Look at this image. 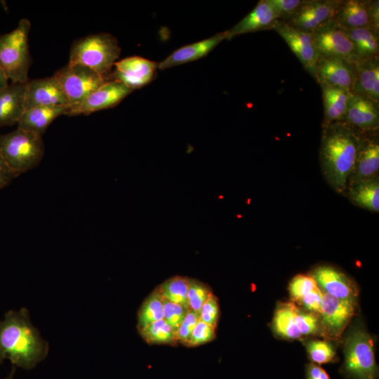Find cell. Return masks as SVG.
Segmentation results:
<instances>
[{"label": "cell", "instance_id": "16", "mask_svg": "<svg viewBox=\"0 0 379 379\" xmlns=\"http://www.w3.org/2000/svg\"><path fill=\"white\" fill-rule=\"evenodd\" d=\"M371 133H368V135H365V133L363 135L355 163L348 180L347 188L360 182L378 177V138L375 134Z\"/></svg>", "mask_w": 379, "mask_h": 379}, {"label": "cell", "instance_id": "8", "mask_svg": "<svg viewBox=\"0 0 379 379\" xmlns=\"http://www.w3.org/2000/svg\"><path fill=\"white\" fill-rule=\"evenodd\" d=\"M356 309L357 300L339 299L323 292L319 313L321 335L332 340L340 338Z\"/></svg>", "mask_w": 379, "mask_h": 379}, {"label": "cell", "instance_id": "35", "mask_svg": "<svg viewBox=\"0 0 379 379\" xmlns=\"http://www.w3.org/2000/svg\"><path fill=\"white\" fill-rule=\"evenodd\" d=\"M295 322L302 336L320 333V319L318 314L304 311L297 307Z\"/></svg>", "mask_w": 379, "mask_h": 379}, {"label": "cell", "instance_id": "27", "mask_svg": "<svg viewBox=\"0 0 379 379\" xmlns=\"http://www.w3.org/2000/svg\"><path fill=\"white\" fill-rule=\"evenodd\" d=\"M344 30L354 46L359 60L378 58L379 51L378 32L368 28Z\"/></svg>", "mask_w": 379, "mask_h": 379}, {"label": "cell", "instance_id": "24", "mask_svg": "<svg viewBox=\"0 0 379 379\" xmlns=\"http://www.w3.org/2000/svg\"><path fill=\"white\" fill-rule=\"evenodd\" d=\"M69 106L35 107L24 111L18 128L42 135L51 124L61 115H68Z\"/></svg>", "mask_w": 379, "mask_h": 379}, {"label": "cell", "instance_id": "4", "mask_svg": "<svg viewBox=\"0 0 379 379\" xmlns=\"http://www.w3.org/2000/svg\"><path fill=\"white\" fill-rule=\"evenodd\" d=\"M0 153L17 175L37 167L44 154L42 135L17 128L0 134Z\"/></svg>", "mask_w": 379, "mask_h": 379}, {"label": "cell", "instance_id": "14", "mask_svg": "<svg viewBox=\"0 0 379 379\" xmlns=\"http://www.w3.org/2000/svg\"><path fill=\"white\" fill-rule=\"evenodd\" d=\"M114 66L112 80L121 81L133 91L153 79L158 64L140 56H131L117 61Z\"/></svg>", "mask_w": 379, "mask_h": 379}, {"label": "cell", "instance_id": "13", "mask_svg": "<svg viewBox=\"0 0 379 379\" xmlns=\"http://www.w3.org/2000/svg\"><path fill=\"white\" fill-rule=\"evenodd\" d=\"M133 91L117 80H107L91 93L79 106L72 109L69 116L88 115L118 105Z\"/></svg>", "mask_w": 379, "mask_h": 379}, {"label": "cell", "instance_id": "19", "mask_svg": "<svg viewBox=\"0 0 379 379\" xmlns=\"http://www.w3.org/2000/svg\"><path fill=\"white\" fill-rule=\"evenodd\" d=\"M344 121L362 133L375 132L379 126L378 104L352 93Z\"/></svg>", "mask_w": 379, "mask_h": 379}, {"label": "cell", "instance_id": "18", "mask_svg": "<svg viewBox=\"0 0 379 379\" xmlns=\"http://www.w3.org/2000/svg\"><path fill=\"white\" fill-rule=\"evenodd\" d=\"M311 276L320 289L336 298L357 300L358 289L354 283L344 273L328 265L315 268Z\"/></svg>", "mask_w": 379, "mask_h": 379}, {"label": "cell", "instance_id": "32", "mask_svg": "<svg viewBox=\"0 0 379 379\" xmlns=\"http://www.w3.org/2000/svg\"><path fill=\"white\" fill-rule=\"evenodd\" d=\"M319 288L311 274H298L291 280L288 290L293 302L299 304Z\"/></svg>", "mask_w": 379, "mask_h": 379}, {"label": "cell", "instance_id": "36", "mask_svg": "<svg viewBox=\"0 0 379 379\" xmlns=\"http://www.w3.org/2000/svg\"><path fill=\"white\" fill-rule=\"evenodd\" d=\"M163 315L165 321L176 332L189 310L172 302L162 296Z\"/></svg>", "mask_w": 379, "mask_h": 379}, {"label": "cell", "instance_id": "20", "mask_svg": "<svg viewBox=\"0 0 379 379\" xmlns=\"http://www.w3.org/2000/svg\"><path fill=\"white\" fill-rule=\"evenodd\" d=\"M352 93L378 104V57L367 60H359L354 65V79Z\"/></svg>", "mask_w": 379, "mask_h": 379}, {"label": "cell", "instance_id": "2", "mask_svg": "<svg viewBox=\"0 0 379 379\" xmlns=\"http://www.w3.org/2000/svg\"><path fill=\"white\" fill-rule=\"evenodd\" d=\"M48 352V343L32 324L27 309L6 313L0 321V364L8 359L15 367L30 370Z\"/></svg>", "mask_w": 379, "mask_h": 379}, {"label": "cell", "instance_id": "44", "mask_svg": "<svg viewBox=\"0 0 379 379\" xmlns=\"http://www.w3.org/2000/svg\"><path fill=\"white\" fill-rule=\"evenodd\" d=\"M15 367L13 366L10 375L8 376H7L6 378H4V379H13V375H14V373H15Z\"/></svg>", "mask_w": 379, "mask_h": 379}, {"label": "cell", "instance_id": "9", "mask_svg": "<svg viewBox=\"0 0 379 379\" xmlns=\"http://www.w3.org/2000/svg\"><path fill=\"white\" fill-rule=\"evenodd\" d=\"M343 1H304L298 11L288 20V25L305 32L312 33L331 24Z\"/></svg>", "mask_w": 379, "mask_h": 379}, {"label": "cell", "instance_id": "25", "mask_svg": "<svg viewBox=\"0 0 379 379\" xmlns=\"http://www.w3.org/2000/svg\"><path fill=\"white\" fill-rule=\"evenodd\" d=\"M324 117L323 126L345 120L352 93L343 88L321 86Z\"/></svg>", "mask_w": 379, "mask_h": 379}, {"label": "cell", "instance_id": "30", "mask_svg": "<svg viewBox=\"0 0 379 379\" xmlns=\"http://www.w3.org/2000/svg\"><path fill=\"white\" fill-rule=\"evenodd\" d=\"M164 319L162 295L157 288L143 301L138 312V330Z\"/></svg>", "mask_w": 379, "mask_h": 379}, {"label": "cell", "instance_id": "43", "mask_svg": "<svg viewBox=\"0 0 379 379\" xmlns=\"http://www.w3.org/2000/svg\"><path fill=\"white\" fill-rule=\"evenodd\" d=\"M8 84V79L0 65V89L7 86Z\"/></svg>", "mask_w": 379, "mask_h": 379}, {"label": "cell", "instance_id": "39", "mask_svg": "<svg viewBox=\"0 0 379 379\" xmlns=\"http://www.w3.org/2000/svg\"><path fill=\"white\" fill-rule=\"evenodd\" d=\"M215 338V328L199 320L191 337L188 347H194L212 341Z\"/></svg>", "mask_w": 379, "mask_h": 379}, {"label": "cell", "instance_id": "38", "mask_svg": "<svg viewBox=\"0 0 379 379\" xmlns=\"http://www.w3.org/2000/svg\"><path fill=\"white\" fill-rule=\"evenodd\" d=\"M199 317L200 316L193 310L190 309L188 310L181 325L176 331L178 342L188 347L193 330L199 320Z\"/></svg>", "mask_w": 379, "mask_h": 379}, {"label": "cell", "instance_id": "33", "mask_svg": "<svg viewBox=\"0 0 379 379\" xmlns=\"http://www.w3.org/2000/svg\"><path fill=\"white\" fill-rule=\"evenodd\" d=\"M306 349L310 360L315 364H323L333 361L335 350L326 340H313L308 341Z\"/></svg>", "mask_w": 379, "mask_h": 379}, {"label": "cell", "instance_id": "42", "mask_svg": "<svg viewBox=\"0 0 379 379\" xmlns=\"http://www.w3.org/2000/svg\"><path fill=\"white\" fill-rule=\"evenodd\" d=\"M306 379H330L327 373L318 364H309L305 368Z\"/></svg>", "mask_w": 379, "mask_h": 379}, {"label": "cell", "instance_id": "40", "mask_svg": "<svg viewBox=\"0 0 379 379\" xmlns=\"http://www.w3.org/2000/svg\"><path fill=\"white\" fill-rule=\"evenodd\" d=\"M218 319V300L212 294L201 307L199 320L216 328Z\"/></svg>", "mask_w": 379, "mask_h": 379}, {"label": "cell", "instance_id": "29", "mask_svg": "<svg viewBox=\"0 0 379 379\" xmlns=\"http://www.w3.org/2000/svg\"><path fill=\"white\" fill-rule=\"evenodd\" d=\"M189 281L190 278L187 277L175 275L157 288L164 298L190 310L187 297Z\"/></svg>", "mask_w": 379, "mask_h": 379}, {"label": "cell", "instance_id": "41", "mask_svg": "<svg viewBox=\"0 0 379 379\" xmlns=\"http://www.w3.org/2000/svg\"><path fill=\"white\" fill-rule=\"evenodd\" d=\"M17 176L7 165L0 153V190L7 186Z\"/></svg>", "mask_w": 379, "mask_h": 379}, {"label": "cell", "instance_id": "15", "mask_svg": "<svg viewBox=\"0 0 379 379\" xmlns=\"http://www.w3.org/2000/svg\"><path fill=\"white\" fill-rule=\"evenodd\" d=\"M49 106L70 107L55 77L53 75L28 81L25 93V109L35 107Z\"/></svg>", "mask_w": 379, "mask_h": 379}, {"label": "cell", "instance_id": "34", "mask_svg": "<svg viewBox=\"0 0 379 379\" xmlns=\"http://www.w3.org/2000/svg\"><path fill=\"white\" fill-rule=\"evenodd\" d=\"M212 294L213 292L208 285L197 279L190 278L187 292L190 307L199 316L202 305Z\"/></svg>", "mask_w": 379, "mask_h": 379}, {"label": "cell", "instance_id": "22", "mask_svg": "<svg viewBox=\"0 0 379 379\" xmlns=\"http://www.w3.org/2000/svg\"><path fill=\"white\" fill-rule=\"evenodd\" d=\"M227 32L225 31L202 41L182 46L173 51L158 64V68L164 70L200 59L208 55L222 41L227 39Z\"/></svg>", "mask_w": 379, "mask_h": 379}, {"label": "cell", "instance_id": "11", "mask_svg": "<svg viewBox=\"0 0 379 379\" xmlns=\"http://www.w3.org/2000/svg\"><path fill=\"white\" fill-rule=\"evenodd\" d=\"M378 0L343 1L333 24L343 29L368 28L378 32Z\"/></svg>", "mask_w": 379, "mask_h": 379}, {"label": "cell", "instance_id": "6", "mask_svg": "<svg viewBox=\"0 0 379 379\" xmlns=\"http://www.w3.org/2000/svg\"><path fill=\"white\" fill-rule=\"evenodd\" d=\"M345 361L341 371L347 379H377L373 340L368 333L357 328L346 338Z\"/></svg>", "mask_w": 379, "mask_h": 379}, {"label": "cell", "instance_id": "10", "mask_svg": "<svg viewBox=\"0 0 379 379\" xmlns=\"http://www.w3.org/2000/svg\"><path fill=\"white\" fill-rule=\"evenodd\" d=\"M319 57L337 58L354 66L356 50L346 32L333 22L312 33Z\"/></svg>", "mask_w": 379, "mask_h": 379}, {"label": "cell", "instance_id": "28", "mask_svg": "<svg viewBox=\"0 0 379 379\" xmlns=\"http://www.w3.org/2000/svg\"><path fill=\"white\" fill-rule=\"evenodd\" d=\"M350 199L370 211H379L378 177L353 185L347 188Z\"/></svg>", "mask_w": 379, "mask_h": 379}, {"label": "cell", "instance_id": "1", "mask_svg": "<svg viewBox=\"0 0 379 379\" xmlns=\"http://www.w3.org/2000/svg\"><path fill=\"white\" fill-rule=\"evenodd\" d=\"M364 133L346 121L323 126L319 149L321 169L330 186L345 194Z\"/></svg>", "mask_w": 379, "mask_h": 379}, {"label": "cell", "instance_id": "31", "mask_svg": "<svg viewBox=\"0 0 379 379\" xmlns=\"http://www.w3.org/2000/svg\"><path fill=\"white\" fill-rule=\"evenodd\" d=\"M138 331L140 336L150 345H174L178 343L176 332L164 319L156 321Z\"/></svg>", "mask_w": 379, "mask_h": 379}, {"label": "cell", "instance_id": "3", "mask_svg": "<svg viewBox=\"0 0 379 379\" xmlns=\"http://www.w3.org/2000/svg\"><path fill=\"white\" fill-rule=\"evenodd\" d=\"M120 53L118 41L112 34L104 32L91 34L74 42L68 64L86 66L105 78Z\"/></svg>", "mask_w": 379, "mask_h": 379}, {"label": "cell", "instance_id": "23", "mask_svg": "<svg viewBox=\"0 0 379 379\" xmlns=\"http://www.w3.org/2000/svg\"><path fill=\"white\" fill-rule=\"evenodd\" d=\"M26 84L11 83L0 89V127L18 124L25 109Z\"/></svg>", "mask_w": 379, "mask_h": 379}, {"label": "cell", "instance_id": "7", "mask_svg": "<svg viewBox=\"0 0 379 379\" xmlns=\"http://www.w3.org/2000/svg\"><path fill=\"white\" fill-rule=\"evenodd\" d=\"M54 76L60 83L71 109L79 106L91 93L107 81L105 78L91 69L78 64H67Z\"/></svg>", "mask_w": 379, "mask_h": 379}, {"label": "cell", "instance_id": "5", "mask_svg": "<svg viewBox=\"0 0 379 379\" xmlns=\"http://www.w3.org/2000/svg\"><path fill=\"white\" fill-rule=\"evenodd\" d=\"M31 23L20 20L16 28L0 36V65L11 83H27L30 65L28 37Z\"/></svg>", "mask_w": 379, "mask_h": 379}, {"label": "cell", "instance_id": "17", "mask_svg": "<svg viewBox=\"0 0 379 379\" xmlns=\"http://www.w3.org/2000/svg\"><path fill=\"white\" fill-rule=\"evenodd\" d=\"M354 66L337 58L319 57L316 81L320 86L345 89L352 93Z\"/></svg>", "mask_w": 379, "mask_h": 379}, {"label": "cell", "instance_id": "26", "mask_svg": "<svg viewBox=\"0 0 379 379\" xmlns=\"http://www.w3.org/2000/svg\"><path fill=\"white\" fill-rule=\"evenodd\" d=\"M297 305L293 302H281L275 310L273 319V328L281 338L295 340L302 337L295 322Z\"/></svg>", "mask_w": 379, "mask_h": 379}, {"label": "cell", "instance_id": "37", "mask_svg": "<svg viewBox=\"0 0 379 379\" xmlns=\"http://www.w3.org/2000/svg\"><path fill=\"white\" fill-rule=\"evenodd\" d=\"M279 20H288L303 4L302 0H267Z\"/></svg>", "mask_w": 379, "mask_h": 379}, {"label": "cell", "instance_id": "12", "mask_svg": "<svg viewBox=\"0 0 379 379\" xmlns=\"http://www.w3.org/2000/svg\"><path fill=\"white\" fill-rule=\"evenodd\" d=\"M273 29L285 41L304 69L316 79L319 55L312 33L298 29L283 20H279Z\"/></svg>", "mask_w": 379, "mask_h": 379}, {"label": "cell", "instance_id": "21", "mask_svg": "<svg viewBox=\"0 0 379 379\" xmlns=\"http://www.w3.org/2000/svg\"><path fill=\"white\" fill-rule=\"evenodd\" d=\"M279 20L267 0H260L243 19L227 30V39L250 32L273 29Z\"/></svg>", "mask_w": 379, "mask_h": 379}]
</instances>
